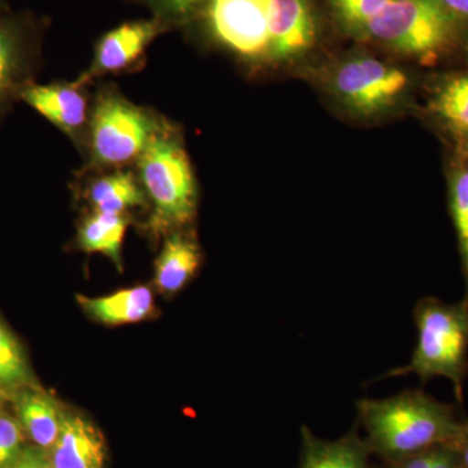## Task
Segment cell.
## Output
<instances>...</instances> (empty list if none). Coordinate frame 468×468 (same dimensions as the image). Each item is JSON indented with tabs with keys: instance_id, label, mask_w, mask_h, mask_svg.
Masks as SVG:
<instances>
[{
	"instance_id": "obj_18",
	"label": "cell",
	"mask_w": 468,
	"mask_h": 468,
	"mask_svg": "<svg viewBox=\"0 0 468 468\" xmlns=\"http://www.w3.org/2000/svg\"><path fill=\"white\" fill-rule=\"evenodd\" d=\"M427 107L451 137L468 131V72L452 73L440 80Z\"/></svg>"
},
{
	"instance_id": "obj_28",
	"label": "cell",
	"mask_w": 468,
	"mask_h": 468,
	"mask_svg": "<svg viewBox=\"0 0 468 468\" xmlns=\"http://www.w3.org/2000/svg\"><path fill=\"white\" fill-rule=\"evenodd\" d=\"M455 449H457L458 454H460L462 464L463 468H468V419L464 423L463 431H462L461 436L458 437L457 441L452 443Z\"/></svg>"
},
{
	"instance_id": "obj_9",
	"label": "cell",
	"mask_w": 468,
	"mask_h": 468,
	"mask_svg": "<svg viewBox=\"0 0 468 468\" xmlns=\"http://www.w3.org/2000/svg\"><path fill=\"white\" fill-rule=\"evenodd\" d=\"M171 30L167 24L153 16L120 24L95 43L90 67L77 81L88 85L103 76L133 72L144 67L146 52L155 39Z\"/></svg>"
},
{
	"instance_id": "obj_2",
	"label": "cell",
	"mask_w": 468,
	"mask_h": 468,
	"mask_svg": "<svg viewBox=\"0 0 468 468\" xmlns=\"http://www.w3.org/2000/svg\"><path fill=\"white\" fill-rule=\"evenodd\" d=\"M149 206L154 237L192 223L198 207V184L184 137L177 126L165 122L135 163Z\"/></svg>"
},
{
	"instance_id": "obj_13",
	"label": "cell",
	"mask_w": 468,
	"mask_h": 468,
	"mask_svg": "<svg viewBox=\"0 0 468 468\" xmlns=\"http://www.w3.org/2000/svg\"><path fill=\"white\" fill-rule=\"evenodd\" d=\"M79 177H89L84 198L91 212L129 214L133 208L149 207L140 178L132 169L86 174Z\"/></svg>"
},
{
	"instance_id": "obj_34",
	"label": "cell",
	"mask_w": 468,
	"mask_h": 468,
	"mask_svg": "<svg viewBox=\"0 0 468 468\" xmlns=\"http://www.w3.org/2000/svg\"><path fill=\"white\" fill-rule=\"evenodd\" d=\"M0 468H2V467H0Z\"/></svg>"
},
{
	"instance_id": "obj_5",
	"label": "cell",
	"mask_w": 468,
	"mask_h": 468,
	"mask_svg": "<svg viewBox=\"0 0 468 468\" xmlns=\"http://www.w3.org/2000/svg\"><path fill=\"white\" fill-rule=\"evenodd\" d=\"M463 30L432 0H392L354 38L433 64L461 45Z\"/></svg>"
},
{
	"instance_id": "obj_4",
	"label": "cell",
	"mask_w": 468,
	"mask_h": 468,
	"mask_svg": "<svg viewBox=\"0 0 468 468\" xmlns=\"http://www.w3.org/2000/svg\"><path fill=\"white\" fill-rule=\"evenodd\" d=\"M418 338L411 359L383 378L415 374L426 384L445 378L454 387L458 401H463V385L468 375V297L449 303L424 297L414 307Z\"/></svg>"
},
{
	"instance_id": "obj_19",
	"label": "cell",
	"mask_w": 468,
	"mask_h": 468,
	"mask_svg": "<svg viewBox=\"0 0 468 468\" xmlns=\"http://www.w3.org/2000/svg\"><path fill=\"white\" fill-rule=\"evenodd\" d=\"M129 224V214L91 212L80 224L77 245L86 252L106 255L117 267L122 268V242Z\"/></svg>"
},
{
	"instance_id": "obj_1",
	"label": "cell",
	"mask_w": 468,
	"mask_h": 468,
	"mask_svg": "<svg viewBox=\"0 0 468 468\" xmlns=\"http://www.w3.org/2000/svg\"><path fill=\"white\" fill-rule=\"evenodd\" d=\"M356 411L369 451L384 461L452 445L467 420L455 406L421 389L403 390L389 399H360Z\"/></svg>"
},
{
	"instance_id": "obj_32",
	"label": "cell",
	"mask_w": 468,
	"mask_h": 468,
	"mask_svg": "<svg viewBox=\"0 0 468 468\" xmlns=\"http://www.w3.org/2000/svg\"><path fill=\"white\" fill-rule=\"evenodd\" d=\"M464 52H466V58H467V61H468V37H467L466 42H464Z\"/></svg>"
},
{
	"instance_id": "obj_12",
	"label": "cell",
	"mask_w": 468,
	"mask_h": 468,
	"mask_svg": "<svg viewBox=\"0 0 468 468\" xmlns=\"http://www.w3.org/2000/svg\"><path fill=\"white\" fill-rule=\"evenodd\" d=\"M48 460L55 468H106V441L90 420L64 412L60 433Z\"/></svg>"
},
{
	"instance_id": "obj_11",
	"label": "cell",
	"mask_w": 468,
	"mask_h": 468,
	"mask_svg": "<svg viewBox=\"0 0 468 468\" xmlns=\"http://www.w3.org/2000/svg\"><path fill=\"white\" fill-rule=\"evenodd\" d=\"M319 24L311 0H272L270 66L309 52L318 41Z\"/></svg>"
},
{
	"instance_id": "obj_22",
	"label": "cell",
	"mask_w": 468,
	"mask_h": 468,
	"mask_svg": "<svg viewBox=\"0 0 468 468\" xmlns=\"http://www.w3.org/2000/svg\"><path fill=\"white\" fill-rule=\"evenodd\" d=\"M133 5L149 9L151 16L159 18L172 30L187 29L208 0H128Z\"/></svg>"
},
{
	"instance_id": "obj_33",
	"label": "cell",
	"mask_w": 468,
	"mask_h": 468,
	"mask_svg": "<svg viewBox=\"0 0 468 468\" xmlns=\"http://www.w3.org/2000/svg\"><path fill=\"white\" fill-rule=\"evenodd\" d=\"M0 409H2V403H0Z\"/></svg>"
},
{
	"instance_id": "obj_30",
	"label": "cell",
	"mask_w": 468,
	"mask_h": 468,
	"mask_svg": "<svg viewBox=\"0 0 468 468\" xmlns=\"http://www.w3.org/2000/svg\"><path fill=\"white\" fill-rule=\"evenodd\" d=\"M9 11H12V9L9 7L7 0H0V14Z\"/></svg>"
},
{
	"instance_id": "obj_8",
	"label": "cell",
	"mask_w": 468,
	"mask_h": 468,
	"mask_svg": "<svg viewBox=\"0 0 468 468\" xmlns=\"http://www.w3.org/2000/svg\"><path fill=\"white\" fill-rule=\"evenodd\" d=\"M50 18L32 11L0 14V124L24 91L36 84Z\"/></svg>"
},
{
	"instance_id": "obj_31",
	"label": "cell",
	"mask_w": 468,
	"mask_h": 468,
	"mask_svg": "<svg viewBox=\"0 0 468 468\" xmlns=\"http://www.w3.org/2000/svg\"><path fill=\"white\" fill-rule=\"evenodd\" d=\"M42 468H55V467L52 466L50 460H48V461H46V463L43 464Z\"/></svg>"
},
{
	"instance_id": "obj_23",
	"label": "cell",
	"mask_w": 468,
	"mask_h": 468,
	"mask_svg": "<svg viewBox=\"0 0 468 468\" xmlns=\"http://www.w3.org/2000/svg\"><path fill=\"white\" fill-rule=\"evenodd\" d=\"M390 2L392 0H326L335 20L353 37Z\"/></svg>"
},
{
	"instance_id": "obj_3",
	"label": "cell",
	"mask_w": 468,
	"mask_h": 468,
	"mask_svg": "<svg viewBox=\"0 0 468 468\" xmlns=\"http://www.w3.org/2000/svg\"><path fill=\"white\" fill-rule=\"evenodd\" d=\"M165 122V117L126 100L115 86H101L90 109L82 146L86 165L81 175L135 165Z\"/></svg>"
},
{
	"instance_id": "obj_25",
	"label": "cell",
	"mask_w": 468,
	"mask_h": 468,
	"mask_svg": "<svg viewBox=\"0 0 468 468\" xmlns=\"http://www.w3.org/2000/svg\"><path fill=\"white\" fill-rule=\"evenodd\" d=\"M23 427L18 419L0 409V467L9 468L20 457L24 449Z\"/></svg>"
},
{
	"instance_id": "obj_29",
	"label": "cell",
	"mask_w": 468,
	"mask_h": 468,
	"mask_svg": "<svg viewBox=\"0 0 468 468\" xmlns=\"http://www.w3.org/2000/svg\"><path fill=\"white\" fill-rule=\"evenodd\" d=\"M452 146H454L455 158L468 159V131L452 135Z\"/></svg>"
},
{
	"instance_id": "obj_27",
	"label": "cell",
	"mask_w": 468,
	"mask_h": 468,
	"mask_svg": "<svg viewBox=\"0 0 468 468\" xmlns=\"http://www.w3.org/2000/svg\"><path fill=\"white\" fill-rule=\"evenodd\" d=\"M48 454L41 448H27L21 452L18 460L9 468H42Z\"/></svg>"
},
{
	"instance_id": "obj_26",
	"label": "cell",
	"mask_w": 468,
	"mask_h": 468,
	"mask_svg": "<svg viewBox=\"0 0 468 468\" xmlns=\"http://www.w3.org/2000/svg\"><path fill=\"white\" fill-rule=\"evenodd\" d=\"M432 2L462 26H468V0H432Z\"/></svg>"
},
{
	"instance_id": "obj_24",
	"label": "cell",
	"mask_w": 468,
	"mask_h": 468,
	"mask_svg": "<svg viewBox=\"0 0 468 468\" xmlns=\"http://www.w3.org/2000/svg\"><path fill=\"white\" fill-rule=\"evenodd\" d=\"M383 468H463V464L454 446L441 445L399 460L385 461Z\"/></svg>"
},
{
	"instance_id": "obj_14",
	"label": "cell",
	"mask_w": 468,
	"mask_h": 468,
	"mask_svg": "<svg viewBox=\"0 0 468 468\" xmlns=\"http://www.w3.org/2000/svg\"><path fill=\"white\" fill-rule=\"evenodd\" d=\"M202 251L194 234L184 228L165 234L162 251L155 261L156 289L163 294L180 292L198 272Z\"/></svg>"
},
{
	"instance_id": "obj_7",
	"label": "cell",
	"mask_w": 468,
	"mask_h": 468,
	"mask_svg": "<svg viewBox=\"0 0 468 468\" xmlns=\"http://www.w3.org/2000/svg\"><path fill=\"white\" fill-rule=\"evenodd\" d=\"M272 0H208L192 27L248 63L268 64Z\"/></svg>"
},
{
	"instance_id": "obj_10",
	"label": "cell",
	"mask_w": 468,
	"mask_h": 468,
	"mask_svg": "<svg viewBox=\"0 0 468 468\" xmlns=\"http://www.w3.org/2000/svg\"><path fill=\"white\" fill-rule=\"evenodd\" d=\"M21 101L67 134L77 146H84L88 131L89 109L86 85L80 81L33 84L24 91Z\"/></svg>"
},
{
	"instance_id": "obj_20",
	"label": "cell",
	"mask_w": 468,
	"mask_h": 468,
	"mask_svg": "<svg viewBox=\"0 0 468 468\" xmlns=\"http://www.w3.org/2000/svg\"><path fill=\"white\" fill-rule=\"evenodd\" d=\"M449 211L460 250L462 275L468 297V159L452 160L449 172Z\"/></svg>"
},
{
	"instance_id": "obj_16",
	"label": "cell",
	"mask_w": 468,
	"mask_h": 468,
	"mask_svg": "<svg viewBox=\"0 0 468 468\" xmlns=\"http://www.w3.org/2000/svg\"><path fill=\"white\" fill-rule=\"evenodd\" d=\"M15 409L21 427L43 451H50L57 442L64 412L50 394L33 387L15 392Z\"/></svg>"
},
{
	"instance_id": "obj_21",
	"label": "cell",
	"mask_w": 468,
	"mask_h": 468,
	"mask_svg": "<svg viewBox=\"0 0 468 468\" xmlns=\"http://www.w3.org/2000/svg\"><path fill=\"white\" fill-rule=\"evenodd\" d=\"M32 387V375L23 347L0 320V392Z\"/></svg>"
},
{
	"instance_id": "obj_17",
	"label": "cell",
	"mask_w": 468,
	"mask_h": 468,
	"mask_svg": "<svg viewBox=\"0 0 468 468\" xmlns=\"http://www.w3.org/2000/svg\"><path fill=\"white\" fill-rule=\"evenodd\" d=\"M86 314L109 325L132 324L149 318L154 313V295L149 286L122 289L104 297H77Z\"/></svg>"
},
{
	"instance_id": "obj_6",
	"label": "cell",
	"mask_w": 468,
	"mask_h": 468,
	"mask_svg": "<svg viewBox=\"0 0 468 468\" xmlns=\"http://www.w3.org/2000/svg\"><path fill=\"white\" fill-rule=\"evenodd\" d=\"M335 100L360 117H375L401 103L411 88L402 68L369 55H353L334 68L328 80Z\"/></svg>"
},
{
	"instance_id": "obj_15",
	"label": "cell",
	"mask_w": 468,
	"mask_h": 468,
	"mask_svg": "<svg viewBox=\"0 0 468 468\" xmlns=\"http://www.w3.org/2000/svg\"><path fill=\"white\" fill-rule=\"evenodd\" d=\"M301 460L298 468H371L372 452L356 428L341 439L328 441L301 428Z\"/></svg>"
}]
</instances>
